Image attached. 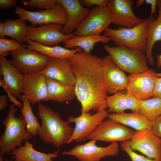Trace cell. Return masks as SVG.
I'll use <instances>...</instances> for the list:
<instances>
[{"label":"cell","mask_w":161,"mask_h":161,"mask_svg":"<svg viewBox=\"0 0 161 161\" xmlns=\"http://www.w3.org/2000/svg\"><path fill=\"white\" fill-rule=\"evenodd\" d=\"M67 58L75 76V93L81 113L106 109L108 96L103 76V58L81 49Z\"/></svg>","instance_id":"1"},{"label":"cell","mask_w":161,"mask_h":161,"mask_svg":"<svg viewBox=\"0 0 161 161\" xmlns=\"http://www.w3.org/2000/svg\"><path fill=\"white\" fill-rule=\"evenodd\" d=\"M37 114L41 120V126L37 134L45 143L59 148L67 143L73 132L68 121L63 120L59 113L52 110L41 101L38 102Z\"/></svg>","instance_id":"2"},{"label":"cell","mask_w":161,"mask_h":161,"mask_svg":"<svg viewBox=\"0 0 161 161\" xmlns=\"http://www.w3.org/2000/svg\"><path fill=\"white\" fill-rule=\"evenodd\" d=\"M14 103L9 108L7 117L1 123L5 126L3 134L0 137V154H9L18 146L22 145L24 140L31 139L33 136L26 129V123L22 116L16 117L17 108Z\"/></svg>","instance_id":"3"},{"label":"cell","mask_w":161,"mask_h":161,"mask_svg":"<svg viewBox=\"0 0 161 161\" xmlns=\"http://www.w3.org/2000/svg\"><path fill=\"white\" fill-rule=\"evenodd\" d=\"M104 49L120 69L130 74L141 73L148 70V61L143 52L124 47H111L105 44Z\"/></svg>","instance_id":"4"},{"label":"cell","mask_w":161,"mask_h":161,"mask_svg":"<svg viewBox=\"0 0 161 161\" xmlns=\"http://www.w3.org/2000/svg\"><path fill=\"white\" fill-rule=\"evenodd\" d=\"M148 18H145L136 26L130 28H108L103 35L110 37L117 46L124 47L145 52L147 44V28Z\"/></svg>","instance_id":"5"},{"label":"cell","mask_w":161,"mask_h":161,"mask_svg":"<svg viewBox=\"0 0 161 161\" xmlns=\"http://www.w3.org/2000/svg\"><path fill=\"white\" fill-rule=\"evenodd\" d=\"M12 64L23 75L40 73L51 58L25 47L9 52Z\"/></svg>","instance_id":"6"},{"label":"cell","mask_w":161,"mask_h":161,"mask_svg":"<svg viewBox=\"0 0 161 161\" xmlns=\"http://www.w3.org/2000/svg\"><path fill=\"white\" fill-rule=\"evenodd\" d=\"M64 25L57 23L43 24L35 27L27 26V32L24 42L32 40L43 45L54 47L64 41L74 37V32L68 34L62 33Z\"/></svg>","instance_id":"7"},{"label":"cell","mask_w":161,"mask_h":161,"mask_svg":"<svg viewBox=\"0 0 161 161\" xmlns=\"http://www.w3.org/2000/svg\"><path fill=\"white\" fill-rule=\"evenodd\" d=\"M109 113L108 110L103 109L93 114L90 112L81 113L78 117L69 116L68 122L69 123H74L75 126L67 144L74 141L80 142L87 140L90 134L108 116Z\"/></svg>","instance_id":"8"},{"label":"cell","mask_w":161,"mask_h":161,"mask_svg":"<svg viewBox=\"0 0 161 161\" xmlns=\"http://www.w3.org/2000/svg\"><path fill=\"white\" fill-rule=\"evenodd\" d=\"M112 23L107 7L96 6L78 25L74 35L76 36L100 35Z\"/></svg>","instance_id":"9"},{"label":"cell","mask_w":161,"mask_h":161,"mask_svg":"<svg viewBox=\"0 0 161 161\" xmlns=\"http://www.w3.org/2000/svg\"><path fill=\"white\" fill-rule=\"evenodd\" d=\"M97 141L90 140L84 144L76 145L68 151H64L61 154L73 156L80 161H100L105 157L114 156L118 154L120 150L117 142L102 147L96 145Z\"/></svg>","instance_id":"10"},{"label":"cell","mask_w":161,"mask_h":161,"mask_svg":"<svg viewBox=\"0 0 161 161\" xmlns=\"http://www.w3.org/2000/svg\"><path fill=\"white\" fill-rule=\"evenodd\" d=\"M15 13L20 18L30 22L34 27L36 25L57 23L64 25L67 21V15L64 7L57 3L53 7L36 11L25 10L18 6L15 8Z\"/></svg>","instance_id":"11"},{"label":"cell","mask_w":161,"mask_h":161,"mask_svg":"<svg viewBox=\"0 0 161 161\" xmlns=\"http://www.w3.org/2000/svg\"><path fill=\"white\" fill-rule=\"evenodd\" d=\"M134 131L113 120H103L88 136L87 140L106 142L130 140Z\"/></svg>","instance_id":"12"},{"label":"cell","mask_w":161,"mask_h":161,"mask_svg":"<svg viewBox=\"0 0 161 161\" xmlns=\"http://www.w3.org/2000/svg\"><path fill=\"white\" fill-rule=\"evenodd\" d=\"M129 140L132 150L138 151L149 159L161 160L160 138L151 129L136 131Z\"/></svg>","instance_id":"13"},{"label":"cell","mask_w":161,"mask_h":161,"mask_svg":"<svg viewBox=\"0 0 161 161\" xmlns=\"http://www.w3.org/2000/svg\"><path fill=\"white\" fill-rule=\"evenodd\" d=\"M132 0H109L107 5L114 24L126 28L133 27L141 23L143 19L135 15L132 10Z\"/></svg>","instance_id":"14"},{"label":"cell","mask_w":161,"mask_h":161,"mask_svg":"<svg viewBox=\"0 0 161 161\" xmlns=\"http://www.w3.org/2000/svg\"><path fill=\"white\" fill-rule=\"evenodd\" d=\"M156 73L154 70L149 69L141 73L130 74L128 76L126 92L139 100L150 98L152 96Z\"/></svg>","instance_id":"15"},{"label":"cell","mask_w":161,"mask_h":161,"mask_svg":"<svg viewBox=\"0 0 161 161\" xmlns=\"http://www.w3.org/2000/svg\"><path fill=\"white\" fill-rule=\"evenodd\" d=\"M103 58V76L107 93L113 94L126 90L128 76L116 65L109 55Z\"/></svg>","instance_id":"16"},{"label":"cell","mask_w":161,"mask_h":161,"mask_svg":"<svg viewBox=\"0 0 161 161\" xmlns=\"http://www.w3.org/2000/svg\"><path fill=\"white\" fill-rule=\"evenodd\" d=\"M0 84L8 94L16 99L22 92L24 76L5 57L0 56Z\"/></svg>","instance_id":"17"},{"label":"cell","mask_w":161,"mask_h":161,"mask_svg":"<svg viewBox=\"0 0 161 161\" xmlns=\"http://www.w3.org/2000/svg\"><path fill=\"white\" fill-rule=\"evenodd\" d=\"M22 92L33 106L44 101L47 93L46 77L40 73L24 75Z\"/></svg>","instance_id":"18"},{"label":"cell","mask_w":161,"mask_h":161,"mask_svg":"<svg viewBox=\"0 0 161 161\" xmlns=\"http://www.w3.org/2000/svg\"><path fill=\"white\" fill-rule=\"evenodd\" d=\"M65 10L67 20L61 32L64 34L72 33L79 24L89 15L90 10L84 7L78 0H57Z\"/></svg>","instance_id":"19"},{"label":"cell","mask_w":161,"mask_h":161,"mask_svg":"<svg viewBox=\"0 0 161 161\" xmlns=\"http://www.w3.org/2000/svg\"><path fill=\"white\" fill-rule=\"evenodd\" d=\"M40 74L65 83L75 86L76 83L75 75L67 58H51L47 67Z\"/></svg>","instance_id":"20"},{"label":"cell","mask_w":161,"mask_h":161,"mask_svg":"<svg viewBox=\"0 0 161 161\" xmlns=\"http://www.w3.org/2000/svg\"><path fill=\"white\" fill-rule=\"evenodd\" d=\"M46 80L47 93L44 101L62 103L72 100L76 97L75 85L46 77Z\"/></svg>","instance_id":"21"},{"label":"cell","mask_w":161,"mask_h":161,"mask_svg":"<svg viewBox=\"0 0 161 161\" xmlns=\"http://www.w3.org/2000/svg\"><path fill=\"white\" fill-rule=\"evenodd\" d=\"M139 100L133 95L126 91L119 92L107 96L106 101L109 112L119 113L129 109L132 112H138Z\"/></svg>","instance_id":"22"},{"label":"cell","mask_w":161,"mask_h":161,"mask_svg":"<svg viewBox=\"0 0 161 161\" xmlns=\"http://www.w3.org/2000/svg\"><path fill=\"white\" fill-rule=\"evenodd\" d=\"M33 145V143L25 140L24 146L22 145L11 152L12 158L15 159L14 161H53L52 158L58 155L60 150L47 154L36 150Z\"/></svg>","instance_id":"23"},{"label":"cell","mask_w":161,"mask_h":161,"mask_svg":"<svg viewBox=\"0 0 161 161\" xmlns=\"http://www.w3.org/2000/svg\"><path fill=\"white\" fill-rule=\"evenodd\" d=\"M158 8L157 18L150 16L147 28V44L145 52L148 63L151 66L154 65L153 47L156 42L161 41V8Z\"/></svg>","instance_id":"24"},{"label":"cell","mask_w":161,"mask_h":161,"mask_svg":"<svg viewBox=\"0 0 161 161\" xmlns=\"http://www.w3.org/2000/svg\"><path fill=\"white\" fill-rule=\"evenodd\" d=\"M109 119L115 120L121 124L128 126L137 131L151 129L153 121H151L138 112L109 114Z\"/></svg>","instance_id":"25"},{"label":"cell","mask_w":161,"mask_h":161,"mask_svg":"<svg viewBox=\"0 0 161 161\" xmlns=\"http://www.w3.org/2000/svg\"><path fill=\"white\" fill-rule=\"evenodd\" d=\"M26 42L27 44L24 45L25 47L50 58L61 59L68 58L81 50V48L78 47L75 49H68L58 46H45L32 40H28Z\"/></svg>","instance_id":"26"},{"label":"cell","mask_w":161,"mask_h":161,"mask_svg":"<svg viewBox=\"0 0 161 161\" xmlns=\"http://www.w3.org/2000/svg\"><path fill=\"white\" fill-rule=\"evenodd\" d=\"M112 40L109 37L104 35H92L82 36H76L67 39L63 42L64 47L68 49L74 47H80L86 53H90L97 43L106 44Z\"/></svg>","instance_id":"27"},{"label":"cell","mask_w":161,"mask_h":161,"mask_svg":"<svg viewBox=\"0 0 161 161\" xmlns=\"http://www.w3.org/2000/svg\"><path fill=\"white\" fill-rule=\"evenodd\" d=\"M25 20L21 18L16 20H6L4 22L5 36L10 37L20 44L24 42L27 32Z\"/></svg>","instance_id":"28"},{"label":"cell","mask_w":161,"mask_h":161,"mask_svg":"<svg viewBox=\"0 0 161 161\" xmlns=\"http://www.w3.org/2000/svg\"><path fill=\"white\" fill-rule=\"evenodd\" d=\"M138 112L149 120L153 121L161 115V98L154 97L140 100Z\"/></svg>","instance_id":"29"},{"label":"cell","mask_w":161,"mask_h":161,"mask_svg":"<svg viewBox=\"0 0 161 161\" xmlns=\"http://www.w3.org/2000/svg\"><path fill=\"white\" fill-rule=\"evenodd\" d=\"M18 98L23 102L22 107L20 111L26 122L27 130L34 137L37 134L40 124L37 117L34 115L30 103L27 98L22 95H21Z\"/></svg>","instance_id":"30"},{"label":"cell","mask_w":161,"mask_h":161,"mask_svg":"<svg viewBox=\"0 0 161 161\" xmlns=\"http://www.w3.org/2000/svg\"><path fill=\"white\" fill-rule=\"evenodd\" d=\"M24 46L16 40L5 38H0V56H7L9 53V51H12L23 48Z\"/></svg>","instance_id":"31"},{"label":"cell","mask_w":161,"mask_h":161,"mask_svg":"<svg viewBox=\"0 0 161 161\" xmlns=\"http://www.w3.org/2000/svg\"><path fill=\"white\" fill-rule=\"evenodd\" d=\"M21 1L26 7L45 9L52 8L57 3V0H22Z\"/></svg>","instance_id":"32"},{"label":"cell","mask_w":161,"mask_h":161,"mask_svg":"<svg viewBox=\"0 0 161 161\" xmlns=\"http://www.w3.org/2000/svg\"><path fill=\"white\" fill-rule=\"evenodd\" d=\"M120 147L128 154L131 161H161V160L150 159L135 153L131 148L129 140L123 142Z\"/></svg>","instance_id":"33"},{"label":"cell","mask_w":161,"mask_h":161,"mask_svg":"<svg viewBox=\"0 0 161 161\" xmlns=\"http://www.w3.org/2000/svg\"><path fill=\"white\" fill-rule=\"evenodd\" d=\"M80 3L87 7H92L93 5L97 6L106 7L107 6L109 0H80Z\"/></svg>","instance_id":"34"},{"label":"cell","mask_w":161,"mask_h":161,"mask_svg":"<svg viewBox=\"0 0 161 161\" xmlns=\"http://www.w3.org/2000/svg\"><path fill=\"white\" fill-rule=\"evenodd\" d=\"M151 130L155 135L161 138V115L153 121Z\"/></svg>","instance_id":"35"},{"label":"cell","mask_w":161,"mask_h":161,"mask_svg":"<svg viewBox=\"0 0 161 161\" xmlns=\"http://www.w3.org/2000/svg\"><path fill=\"white\" fill-rule=\"evenodd\" d=\"M152 97L161 98V77H156L155 78Z\"/></svg>","instance_id":"36"},{"label":"cell","mask_w":161,"mask_h":161,"mask_svg":"<svg viewBox=\"0 0 161 161\" xmlns=\"http://www.w3.org/2000/svg\"><path fill=\"white\" fill-rule=\"evenodd\" d=\"M16 0H0V9L2 10L9 9L16 5Z\"/></svg>","instance_id":"37"},{"label":"cell","mask_w":161,"mask_h":161,"mask_svg":"<svg viewBox=\"0 0 161 161\" xmlns=\"http://www.w3.org/2000/svg\"><path fill=\"white\" fill-rule=\"evenodd\" d=\"M144 2L147 4H150L151 6V11L150 16L154 14L156 16V7L157 6V0H144Z\"/></svg>","instance_id":"38"},{"label":"cell","mask_w":161,"mask_h":161,"mask_svg":"<svg viewBox=\"0 0 161 161\" xmlns=\"http://www.w3.org/2000/svg\"><path fill=\"white\" fill-rule=\"evenodd\" d=\"M8 104L7 96L5 95L0 96V110L1 111L6 107Z\"/></svg>","instance_id":"39"},{"label":"cell","mask_w":161,"mask_h":161,"mask_svg":"<svg viewBox=\"0 0 161 161\" xmlns=\"http://www.w3.org/2000/svg\"><path fill=\"white\" fill-rule=\"evenodd\" d=\"M4 23H0V38H4Z\"/></svg>","instance_id":"40"},{"label":"cell","mask_w":161,"mask_h":161,"mask_svg":"<svg viewBox=\"0 0 161 161\" xmlns=\"http://www.w3.org/2000/svg\"><path fill=\"white\" fill-rule=\"evenodd\" d=\"M157 67L158 68L161 67V53L157 55Z\"/></svg>","instance_id":"41"},{"label":"cell","mask_w":161,"mask_h":161,"mask_svg":"<svg viewBox=\"0 0 161 161\" xmlns=\"http://www.w3.org/2000/svg\"><path fill=\"white\" fill-rule=\"evenodd\" d=\"M144 2V0H137L135 3V6L139 7L141 6Z\"/></svg>","instance_id":"42"},{"label":"cell","mask_w":161,"mask_h":161,"mask_svg":"<svg viewBox=\"0 0 161 161\" xmlns=\"http://www.w3.org/2000/svg\"><path fill=\"white\" fill-rule=\"evenodd\" d=\"M157 6L158 8H161V0H157Z\"/></svg>","instance_id":"43"},{"label":"cell","mask_w":161,"mask_h":161,"mask_svg":"<svg viewBox=\"0 0 161 161\" xmlns=\"http://www.w3.org/2000/svg\"><path fill=\"white\" fill-rule=\"evenodd\" d=\"M4 158L2 157V156L0 155V161H12L11 160H9L7 159H6L4 160Z\"/></svg>","instance_id":"44"},{"label":"cell","mask_w":161,"mask_h":161,"mask_svg":"<svg viewBox=\"0 0 161 161\" xmlns=\"http://www.w3.org/2000/svg\"><path fill=\"white\" fill-rule=\"evenodd\" d=\"M156 77H161V72L156 73Z\"/></svg>","instance_id":"45"},{"label":"cell","mask_w":161,"mask_h":161,"mask_svg":"<svg viewBox=\"0 0 161 161\" xmlns=\"http://www.w3.org/2000/svg\"><path fill=\"white\" fill-rule=\"evenodd\" d=\"M160 140H161V138H160Z\"/></svg>","instance_id":"46"}]
</instances>
